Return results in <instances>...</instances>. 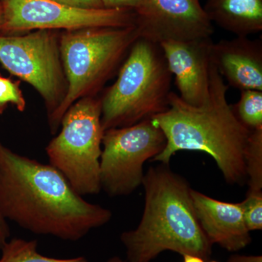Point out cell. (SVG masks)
<instances>
[{
	"label": "cell",
	"mask_w": 262,
	"mask_h": 262,
	"mask_svg": "<svg viewBox=\"0 0 262 262\" xmlns=\"http://www.w3.org/2000/svg\"><path fill=\"white\" fill-rule=\"evenodd\" d=\"M163 131L151 119L103 133L100 158L101 189L110 196L128 195L142 184L143 166L166 146Z\"/></svg>",
	"instance_id": "8"
},
{
	"label": "cell",
	"mask_w": 262,
	"mask_h": 262,
	"mask_svg": "<svg viewBox=\"0 0 262 262\" xmlns=\"http://www.w3.org/2000/svg\"><path fill=\"white\" fill-rule=\"evenodd\" d=\"M229 88L211 61L209 94L201 106L187 104L171 91L168 110L151 118L167 140L151 160L168 165L178 151H203L213 158L226 182L244 184L245 149L251 131L234 115L227 99Z\"/></svg>",
	"instance_id": "2"
},
{
	"label": "cell",
	"mask_w": 262,
	"mask_h": 262,
	"mask_svg": "<svg viewBox=\"0 0 262 262\" xmlns=\"http://www.w3.org/2000/svg\"><path fill=\"white\" fill-rule=\"evenodd\" d=\"M248 189L262 190V127L251 131L244 152Z\"/></svg>",
	"instance_id": "17"
},
{
	"label": "cell",
	"mask_w": 262,
	"mask_h": 262,
	"mask_svg": "<svg viewBox=\"0 0 262 262\" xmlns=\"http://www.w3.org/2000/svg\"><path fill=\"white\" fill-rule=\"evenodd\" d=\"M172 75L160 44L138 38L101 101L103 130L130 126L166 111Z\"/></svg>",
	"instance_id": "4"
},
{
	"label": "cell",
	"mask_w": 262,
	"mask_h": 262,
	"mask_svg": "<svg viewBox=\"0 0 262 262\" xmlns=\"http://www.w3.org/2000/svg\"><path fill=\"white\" fill-rule=\"evenodd\" d=\"M105 8H121L134 10L141 0H100Z\"/></svg>",
	"instance_id": "20"
},
{
	"label": "cell",
	"mask_w": 262,
	"mask_h": 262,
	"mask_svg": "<svg viewBox=\"0 0 262 262\" xmlns=\"http://www.w3.org/2000/svg\"><path fill=\"white\" fill-rule=\"evenodd\" d=\"M62 4L82 8L100 9L105 8L100 0H53Z\"/></svg>",
	"instance_id": "21"
},
{
	"label": "cell",
	"mask_w": 262,
	"mask_h": 262,
	"mask_svg": "<svg viewBox=\"0 0 262 262\" xmlns=\"http://www.w3.org/2000/svg\"><path fill=\"white\" fill-rule=\"evenodd\" d=\"M208 262H219V261H208Z\"/></svg>",
	"instance_id": "27"
},
{
	"label": "cell",
	"mask_w": 262,
	"mask_h": 262,
	"mask_svg": "<svg viewBox=\"0 0 262 262\" xmlns=\"http://www.w3.org/2000/svg\"><path fill=\"white\" fill-rule=\"evenodd\" d=\"M245 223L248 230L262 229V190L248 189L246 199L241 202Z\"/></svg>",
	"instance_id": "18"
},
{
	"label": "cell",
	"mask_w": 262,
	"mask_h": 262,
	"mask_svg": "<svg viewBox=\"0 0 262 262\" xmlns=\"http://www.w3.org/2000/svg\"><path fill=\"white\" fill-rule=\"evenodd\" d=\"M36 239H9L3 248L0 262H88L84 256L70 258H56L43 256L38 251Z\"/></svg>",
	"instance_id": "15"
},
{
	"label": "cell",
	"mask_w": 262,
	"mask_h": 262,
	"mask_svg": "<svg viewBox=\"0 0 262 262\" xmlns=\"http://www.w3.org/2000/svg\"><path fill=\"white\" fill-rule=\"evenodd\" d=\"M10 229L8 222L0 214V249L10 239Z\"/></svg>",
	"instance_id": "22"
},
{
	"label": "cell",
	"mask_w": 262,
	"mask_h": 262,
	"mask_svg": "<svg viewBox=\"0 0 262 262\" xmlns=\"http://www.w3.org/2000/svg\"><path fill=\"white\" fill-rule=\"evenodd\" d=\"M2 18H3V8H2V5L0 4V24H1Z\"/></svg>",
	"instance_id": "26"
},
{
	"label": "cell",
	"mask_w": 262,
	"mask_h": 262,
	"mask_svg": "<svg viewBox=\"0 0 262 262\" xmlns=\"http://www.w3.org/2000/svg\"><path fill=\"white\" fill-rule=\"evenodd\" d=\"M182 256L183 262H206L203 258L194 255L184 254Z\"/></svg>",
	"instance_id": "24"
},
{
	"label": "cell",
	"mask_w": 262,
	"mask_h": 262,
	"mask_svg": "<svg viewBox=\"0 0 262 262\" xmlns=\"http://www.w3.org/2000/svg\"><path fill=\"white\" fill-rule=\"evenodd\" d=\"M203 8L212 24L236 37L262 30V0H206Z\"/></svg>",
	"instance_id": "14"
},
{
	"label": "cell",
	"mask_w": 262,
	"mask_h": 262,
	"mask_svg": "<svg viewBox=\"0 0 262 262\" xmlns=\"http://www.w3.org/2000/svg\"><path fill=\"white\" fill-rule=\"evenodd\" d=\"M139 38L135 26L120 28H86L67 31L59 37L67 94L48 120L56 134L69 108L80 98L93 96L111 78Z\"/></svg>",
	"instance_id": "5"
},
{
	"label": "cell",
	"mask_w": 262,
	"mask_h": 262,
	"mask_svg": "<svg viewBox=\"0 0 262 262\" xmlns=\"http://www.w3.org/2000/svg\"><path fill=\"white\" fill-rule=\"evenodd\" d=\"M10 103L18 111H25L27 103L20 89V82L0 75V115L5 113Z\"/></svg>",
	"instance_id": "19"
},
{
	"label": "cell",
	"mask_w": 262,
	"mask_h": 262,
	"mask_svg": "<svg viewBox=\"0 0 262 262\" xmlns=\"http://www.w3.org/2000/svg\"><path fill=\"white\" fill-rule=\"evenodd\" d=\"M228 262H262V257L261 256L233 255L229 257Z\"/></svg>",
	"instance_id": "23"
},
{
	"label": "cell",
	"mask_w": 262,
	"mask_h": 262,
	"mask_svg": "<svg viewBox=\"0 0 262 262\" xmlns=\"http://www.w3.org/2000/svg\"><path fill=\"white\" fill-rule=\"evenodd\" d=\"M145 206L140 223L120 241L128 262H150L165 251L208 261L212 245L202 229L187 181L166 165L149 169L142 181Z\"/></svg>",
	"instance_id": "3"
},
{
	"label": "cell",
	"mask_w": 262,
	"mask_h": 262,
	"mask_svg": "<svg viewBox=\"0 0 262 262\" xmlns=\"http://www.w3.org/2000/svg\"><path fill=\"white\" fill-rule=\"evenodd\" d=\"M213 43L211 37L160 43L179 97L191 106H201L209 94Z\"/></svg>",
	"instance_id": "11"
},
{
	"label": "cell",
	"mask_w": 262,
	"mask_h": 262,
	"mask_svg": "<svg viewBox=\"0 0 262 262\" xmlns=\"http://www.w3.org/2000/svg\"><path fill=\"white\" fill-rule=\"evenodd\" d=\"M106 262H126L122 260L121 258L117 257V256H115V257H113L110 258ZM128 262V261H127Z\"/></svg>",
	"instance_id": "25"
},
{
	"label": "cell",
	"mask_w": 262,
	"mask_h": 262,
	"mask_svg": "<svg viewBox=\"0 0 262 262\" xmlns=\"http://www.w3.org/2000/svg\"><path fill=\"white\" fill-rule=\"evenodd\" d=\"M234 115L248 130L262 127V91L244 90L239 101L231 105Z\"/></svg>",
	"instance_id": "16"
},
{
	"label": "cell",
	"mask_w": 262,
	"mask_h": 262,
	"mask_svg": "<svg viewBox=\"0 0 262 262\" xmlns=\"http://www.w3.org/2000/svg\"><path fill=\"white\" fill-rule=\"evenodd\" d=\"M211 58L229 87L262 91L261 39H222L212 45Z\"/></svg>",
	"instance_id": "13"
},
{
	"label": "cell",
	"mask_w": 262,
	"mask_h": 262,
	"mask_svg": "<svg viewBox=\"0 0 262 262\" xmlns=\"http://www.w3.org/2000/svg\"><path fill=\"white\" fill-rule=\"evenodd\" d=\"M61 125L59 134L46 146L50 164L77 194H98L101 190L100 158L104 133L101 98H80L63 115Z\"/></svg>",
	"instance_id": "6"
},
{
	"label": "cell",
	"mask_w": 262,
	"mask_h": 262,
	"mask_svg": "<svg viewBox=\"0 0 262 262\" xmlns=\"http://www.w3.org/2000/svg\"><path fill=\"white\" fill-rule=\"evenodd\" d=\"M0 214L32 233L72 242L113 217L77 194L51 164L19 155L1 141Z\"/></svg>",
	"instance_id": "1"
},
{
	"label": "cell",
	"mask_w": 262,
	"mask_h": 262,
	"mask_svg": "<svg viewBox=\"0 0 262 262\" xmlns=\"http://www.w3.org/2000/svg\"><path fill=\"white\" fill-rule=\"evenodd\" d=\"M0 63L37 91L46 103L49 120L63 102L68 87L59 37L54 30H37L27 35L0 34Z\"/></svg>",
	"instance_id": "7"
},
{
	"label": "cell",
	"mask_w": 262,
	"mask_h": 262,
	"mask_svg": "<svg viewBox=\"0 0 262 262\" xmlns=\"http://www.w3.org/2000/svg\"><path fill=\"white\" fill-rule=\"evenodd\" d=\"M134 11L139 37L158 44L211 37L214 33L200 0H141Z\"/></svg>",
	"instance_id": "10"
},
{
	"label": "cell",
	"mask_w": 262,
	"mask_h": 262,
	"mask_svg": "<svg viewBox=\"0 0 262 262\" xmlns=\"http://www.w3.org/2000/svg\"><path fill=\"white\" fill-rule=\"evenodd\" d=\"M0 34L3 35L34 29L70 31L135 26V13L130 9L77 8L53 0H0Z\"/></svg>",
	"instance_id": "9"
},
{
	"label": "cell",
	"mask_w": 262,
	"mask_h": 262,
	"mask_svg": "<svg viewBox=\"0 0 262 262\" xmlns=\"http://www.w3.org/2000/svg\"><path fill=\"white\" fill-rule=\"evenodd\" d=\"M198 222L212 245L228 251H239L251 242L241 203H227L191 189Z\"/></svg>",
	"instance_id": "12"
}]
</instances>
